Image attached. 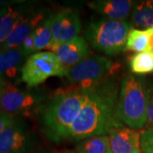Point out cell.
<instances>
[{"mask_svg":"<svg viewBox=\"0 0 153 153\" xmlns=\"http://www.w3.org/2000/svg\"><path fill=\"white\" fill-rule=\"evenodd\" d=\"M147 85L144 78L133 73L122 80L117 104V116L123 123L133 129L147 124Z\"/></svg>","mask_w":153,"mask_h":153,"instance_id":"obj_3","label":"cell"},{"mask_svg":"<svg viewBox=\"0 0 153 153\" xmlns=\"http://www.w3.org/2000/svg\"><path fill=\"white\" fill-rule=\"evenodd\" d=\"M152 32L151 29H134L132 28L128 34L126 49L137 53L149 50V40Z\"/></svg>","mask_w":153,"mask_h":153,"instance_id":"obj_18","label":"cell"},{"mask_svg":"<svg viewBox=\"0 0 153 153\" xmlns=\"http://www.w3.org/2000/svg\"><path fill=\"white\" fill-rule=\"evenodd\" d=\"M111 153H141L140 133L128 127L120 126L108 133Z\"/></svg>","mask_w":153,"mask_h":153,"instance_id":"obj_11","label":"cell"},{"mask_svg":"<svg viewBox=\"0 0 153 153\" xmlns=\"http://www.w3.org/2000/svg\"><path fill=\"white\" fill-rule=\"evenodd\" d=\"M132 25L139 28H153V0L134 4L131 15Z\"/></svg>","mask_w":153,"mask_h":153,"instance_id":"obj_16","label":"cell"},{"mask_svg":"<svg viewBox=\"0 0 153 153\" xmlns=\"http://www.w3.org/2000/svg\"><path fill=\"white\" fill-rule=\"evenodd\" d=\"M16 120L14 115L0 112V134Z\"/></svg>","mask_w":153,"mask_h":153,"instance_id":"obj_23","label":"cell"},{"mask_svg":"<svg viewBox=\"0 0 153 153\" xmlns=\"http://www.w3.org/2000/svg\"><path fill=\"white\" fill-rule=\"evenodd\" d=\"M147 124L153 128V82L147 85Z\"/></svg>","mask_w":153,"mask_h":153,"instance_id":"obj_22","label":"cell"},{"mask_svg":"<svg viewBox=\"0 0 153 153\" xmlns=\"http://www.w3.org/2000/svg\"><path fill=\"white\" fill-rule=\"evenodd\" d=\"M60 153H76V152H73V151H71V150H64V151L60 152Z\"/></svg>","mask_w":153,"mask_h":153,"instance_id":"obj_26","label":"cell"},{"mask_svg":"<svg viewBox=\"0 0 153 153\" xmlns=\"http://www.w3.org/2000/svg\"><path fill=\"white\" fill-rule=\"evenodd\" d=\"M53 40L49 46L68 42L78 36L82 25L76 10L64 9L49 15Z\"/></svg>","mask_w":153,"mask_h":153,"instance_id":"obj_8","label":"cell"},{"mask_svg":"<svg viewBox=\"0 0 153 153\" xmlns=\"http://www.w3.org/2000/svg\"><path fill=\"white\" fill-rule=\"evenodd\" d=\"M44 99L34 92H28L6 81L0 94V112L15 115L27 113Z\"/></svg>","mask_w":153,"mask_h":153,"instance_id":"obj_7","label":"cell"},{"mask_svg":"<svg viewBox=\"0 0 153 153\" xmlns=\"http://www.w3.org/2000/svg\"></svg>","mask_w":153,"mask_h":153,"instance_id":"obj_28","label":"cell"},{"mask_svg":"<svg viewBox=\"0 0 153 153\" xmlns=\"http://www.w3.org/2000/svg\"><path fill=\"white\" fill-rule=\"evenodd\" d=\"M66 71L55 53L38 52L30 55L23 64L21 79L28 87L33 88L43 83L50 76H65Z\"/></svg>","mask_w":153,"mask_h":153,"instance_id":"obj_5","label":"cell"},{"mask_svg":"<svg viewBox=\"0 0 153 153\" xmlns=\"http://www.w3.org/2000/svg\"><path fill=\"white\" fill-rule=\"evenodd\" d=\"M88 97V88L77 87L58 91L38 110L42 132L50 141L67 140L71 126Z\"/></svg>","mask_w":153,"mask_h":153,"instance_id":"obj_2","label":"cell"},{"mask_svg":"<svg viewBox=\"0 0 153 153\" xmlns=\"http://www.w3.org/2000/svg\"><path fill=\"white\" fill-rule=\"evenodd\" d=\"M111 66L112 62L108 58L93 55L67 69L65 76L68 82L78 84L77 87L89 88L108 76Z\"/></svg>","mask_w":153,"mask_h":153,"instance_id":"obj_6","label":"cell"},{"mask_svg":"<svg viewBox=\"0 0 153 153\" xmlns=\"http://www.w3.org/2000/svg\"><path fill=\"white\" fill-rule=\"evenodd\" d=\"M33 138L26 123L16 119L0 134V153H30Z\"/></svg>","mask_w":153,"mask_h":153,"instance_id":"obj_9","label":"cell"},{"mask_svg":"<svg viewBox=\"0 0 153 153\" xmlns=\"http://www.w3.org/2000/svg\"><path fill=\"white\" fill-rule=\"evenodd\" d=\"M76 153H111L109 137L100 135L87 138L76 146Z\"/></svg>","mask_w":153,"mask_h":153,"instance_id":"obj_17","label":"cell"},{"mask_svg":"<svg viewBox=\"0 0 153 153\" xmlns=\"http://www.w3.org/2000/svg\"><path fill=\"white\" fill-rule=\"evenodd\" d=\"M140 149L143 153H153V128L140 132Z\"/></svg>","mask_w":153,"mask_h":153,"instance_id":"obj_21","label":"cell"},{"mask_svg":"<svg viewBox=\"0 0 153 153\" xmlns=\"http://www.w3.org/2000/svg\"><path fill=\"white\" fill-rule=\"evenodd\" d=\"M134 2L129 0H97L88 3V7L103 18L125 21L129 16Z\"/></svg>","mask_w":153,"mask_h":153,"instance_id":"obj_13","label":"cell"},{"mask_svg":"<svg viewBox=\"0 0 153 153\" xmlns=\"http://www.w3.org/2000/svg\"><path fill=\"white\" fill-rule=\"evenodd\" d=\"M28 14L23 7L9 5L0 10V46L21 25Z\"/></svg>","mask_w":153,"mask_h":153,"instance_id":"obj_14","label":"cell"},{"mask_svg":"<svg viewBox=\"0 0 153 153\" xmlns=\"http://www.w3.org/2000/svg\"><path fill=\"white\" fill-rule=\"evenodd\" d=\"M28 57L22 47L0 51V77L14 79L19 71H22V64Z\"/></svg>","mask_w":153,"mask_h":153,"instance_id":"obj_15","label":"cell"},{"mask_svg":"<svg viewBox=\"0 0 153 153\" xmlns=\"http://www.w3.org/2000/svg\"><path fill=\"white\" fill-rule=\"evenodd\" d=\"M30 153H49V152H42V151H40V152H31Z\"/></svg>","mask_w":153,"mask_h":153,"instance_id":"obj_27","label":"cell"},{"mask_svg":"<svg viewBox=\"0 0 153 153\" xmlns=\"http://www.w3.org/2000/svg\"><path fill=\"white\" fill-rule=\"evenodd\" d=\"M4 82H5V81L0 77V94H1V92H2V89H3V87H4Z\"/></svg>","mask_w":153,"mask_h":153,"instance_id":"obj_25","label":"cell"},{"mask_svg":"<svg viewBox=\"0 0 153 153\" xmlns=\"http://www.w3.org/2000/svg\"><path fill=\"white\" fill-rule=\"evenodd\" d=\"M132 24L127 21L107 18L93 20L87 24L84 34L94 49L107 55H115L126 50V42Z\"/></svg>","mask_w":153,"mask_h":153,"instance_id":"obj_4","label":"cell"},{"mask_svg":"<svg viewBox=\"0 0 153 153\" xmlns=\"http://www.w3.org/2000/svg\"><path fill=\"white\" fill-rule=\"evenodd\" d=\"M35 51L46 49L53 40L49 16L32 33Z\"/></svg>","mask_w":153,"mask_h":153,"instance_id":"obj_20","label":"cell"},{"mask_svg":"<svg viewBox=\"0 0 153 153\" xmlns=\"http://www.w3.org/2000/svg\"><path fill=\"white\" fill-rule=\"evenodd\" d=\"M119 92V83L109 76L89 88L88 97L71 126L67 140L81 141L106 135L111 128L123 126L117 116Z\"/></svg>","mask_w":153,"mask_h":153,"instance_id":"obj_1","label":"cell"},{"mask_svg":"<svg viewBox=\"0 0 153 153\" xmlns=\"http://www.w3.org/2000/svg\"><path fill=\"white\" fill-rule=\"evenodd\" d=\"M149 50L153 52V28L151 37H150V40H149Z\"/></svg>","mask_w":153,"mask_h":153,"instance_id":"obj_24","label":"cell"},{"mask_svg":"<svg viewBox=\"0 0 153 153\" xmlns=\"http://www.w3.org/2000/svg\"><path fill=\"white\" fill-rule=\"evenodd\" d=\"M47 17H45L44 12H34L33 14H28L21 25L11 33L10 37L0 46V51L21 47L26 38H28L29 35Z\"/></svg>","mask_w":153,"mask_h":153,"instance_id":"obj_12","label":"cell"},{"mask_svg":"<svg viewBox=\"0 0 153 153\" xmlns=\"http://www.w3.org/2000/svg\"><path fill=\"white\" fill-rule=\"evenodd\" d=\"M129 68L134 75H144L153 72L152 51L146 50L131 56L129 60Z\"/></svg>","mask_w":153,"mask_h":153,"instance_id":"obj_19","label":"cell"},{"mask_svg":"<svg viewBox=\"0 0 153 153\" xmlns=\"http://www.w3.org/2000/svg\"><path fill=\"white\" fill-rule=\"evenodd\" d=\"M48 50L52 51L57 56L60 64L66 70L76 66L89 54V47L84 38L77 36L68 42L50 46Z\"/></svg>","mask_w":153,"mask_h":153,"instance_id":"obj_10","label":"cell"}]
</instances>
